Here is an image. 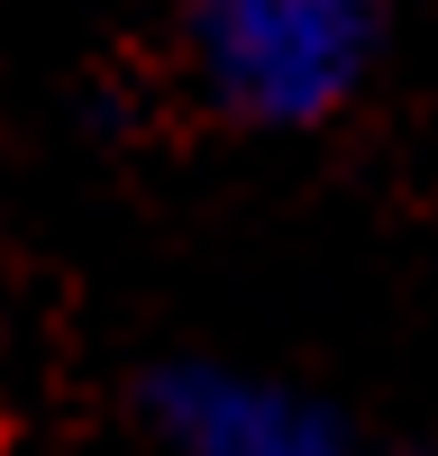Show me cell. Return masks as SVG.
I'll use <instances>...</instances> for the list:
<instances>
[{
    "label": "cell",
    "mask_w": 438,
    "mask_h": 456,
    "mask_svg": "<svg viewBox=\"0 0 438 456\" xmlns=\"http://www.w3.org/2000/svg\"><path fill=\"white\" fill-rule=\"evenodd\" d=\"M356 10L365 0H201V46L247 101L265 110H302L347 73L356 46Z\"/></svg>",
    "instance_id": "1"
}]
</instances>
